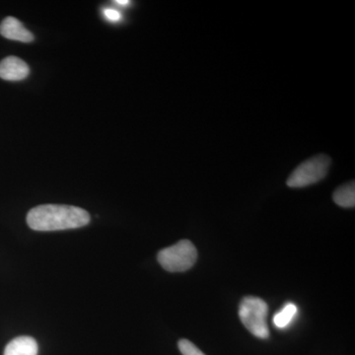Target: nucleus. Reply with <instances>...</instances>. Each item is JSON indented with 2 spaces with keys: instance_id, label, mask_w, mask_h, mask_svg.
<instances>
[{
  "instance_id": "obj_11",
  "label": "nucleus",
  "mask_w": 355,
  "mask_h": 355,
  "mask_svg": "<svg viewBox=\"0 0 355 355\" xmlns=\"http://www.w3.org/2000/svg\"><path fill=\"white\" fill-rule=\"evenodd\" d=\"M104 16L112 22H118L121 19V14L114 9L107 8L104 10Z\"/></svg>"
},
{
  "instance_id": "obj_7",
  "label": "nucleus",
  "mask_w": 355,
  "mask_h": 355,
  "mask_svg": "<svg viewBox=\"0 0 355 355\" xmlns=\"http://www.w3.org/2000/svg\"><path fill=\"white\" fill-rule=\"evenodd\" d=\"M38 343L31 336H18L6 345L4 355H37Z\"/></svg>"
},
{
  "instance_id": "obj_10",
  "label": "nucleus",
  "mask_w": 355,
  "mask_h": 355,
  "mask_svg": "<svg viewBox=\"0 0 355 355\" xmlns=\"http://www.w3.org/2000/svg\"><path fill=\"white\" fill-rule=\"evenodd\" d=\"M178 347L183 355H205L202 350L198 349L193 343L188 340H180Z\"/></svg>"
},
{
  "instance_id": "obj_1",
  "label": "nucleus",
  "mask_w": 355,
  "mask_h": 355,
  "mask_svg": "<svg viewBox=\"0 0 355 355\" xmlns=\"http://www.w3.org/2000/svg\"><path fill=\"white\" fill-rule=\"evenodd\" d=\"M90 222L85 209L71 205H43L30 210L29 227L36 231H58L83 227Z\"/></svg>"
},
{
  "instance_id": "obj_4",
  "label": "nucleus",
  "mask_w": 355,
  "mask_h": 355,
  "mask_svg": "<svg viewBox=\"0 0 355 355\" xmlns=\"http://www.w3.org/2000/svg\"><path fill=\"white\" fill-rule=\"evenodd\" d=\"M330 165L331 158L323 154L308 159L291 173L287 179V186L291 188H304L316 184L327 176Z\"/></svg>"
},
{
  "instance_id": "obj_12",
  "label": "nucleus",
  "mask_w": 355,
  "mask_h": 355,
  "mask_svg": "<svg viewBox=\"0 0 355 355\" xmlns=\"http://www.w3.org/2000/svg\"><path fill=\"white\" fill-rule=\"evenodd\" d=\"M116 3L120 4V6H127V4H130V1H128V0H116Z\"/></svg>"
},
{
  "instance_id": "obj_5",
  "label": "nucleus",
  "mask_w": 355,
  "mask_h": 355,
  "mask_svg": "<svg viewBox=\"0 0 355 355\" xmlns=\"http://www.w3.org/2000/svg\"><path fill=\"white\" fill-rule=\"evenodd\" d=\"M29 73V67L19 58L7 57L0 62V78L3 80L21 81Z\"/></svg>"
},
{
  "instance_id": "obj_2",
  "label": "nucleus",
  "mask_w": 355,
  "mask_h": 355,
  "mask_svg": "<svg viewBox=\"0 0 355 355\" xmlns=\"http://www.w3.org/2000/svg\"><path fill=\"white\" fill-rule=\"evenodd\" d=\"M268 306L263 299L247 296L239 306V317L248 331L259 338H268L270 330L266 324Z\"/></svg>"
},
{
  "instance_id": "obj_3",
  "label": "nucleus",
  "mask_w": 355,
  "mask_h": 355,
  "mask_svg": "<svg viewBox=\"0 0 355 355\" xmlns=\"http://www.w3.org/2000/svg\"><path fill=\"white\" fill-rule=\"evenodd\" d=\"M157 260L167 272H186L193 268L198 260L197 248L189 240H182L171 247L161 250Z\"/></svg>"
},
{
  "instance_id": "obj_8",
  "label": "nucleus",
  "mask_w": 355,
  "mask_h": 355,
  "mask_svg": "<svg viewBox=\"0 0 355 355\" xmlns=\"http://www.w3.org/2000/svg\"><path fill=\"white\" fill-rule=\"evenodd\" d=\"M334 202L340 207L352 209L355 205V184L350 182L340 187L333 195Z\"/></svg>"
},
{
  "instance_id": "obj_6",
  "label": "nucleus",
  "mask_w": 355,
  "mask_h": 355,
  "mask_svg": "<svg viewBox=\"0 0 355 355\" xmlns=\"http://www.w3.org/2000/svg\"><path fill=\"white\" fill-rule=\"evenodd\" d=\"M0 34L2 37L21 43H31L35 37L19 20L14 17H6L0 24Z\"/></svg>"
},
{
  "instance_id": "obj_9",
  "label": "nucleus",
  "mask_w": 355,
  "mask_h": 355,
  "mask_svg": "<svg viewBox=\"0 0 355 355\" xmlns=\"http://www.w3.org/2000/svg\"><path fill=\"white\" fill-rule=\"evenodd\" d=\"M298 313L297 306L294 303H286L273 317V324L277 329H286L291 326Z\"/></svg>"
}]
</instances>
